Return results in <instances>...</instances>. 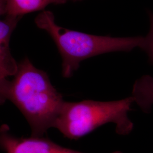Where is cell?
I'll list each match as a JSON object with an SVG mask.
<instances>
[{"label":"cell","mask_w":153,"mask_h":153,"mask_svg":"<svg viewBox=\"0 0 153 153\" xmlns=\"http://www.w3.org/2000/svg\"><path fill=\"white\" fill-rule=\"evenodd\" d=\"M13 78L0 80V100H9L20 111L31 128L32 137H44L54 128L65 100L52 85L45 71L39 69L27 57L18 63Z\"/></svg>","instance_id":"obj_1"},{"label":"cell","mask_w":153,"mask_h":153,"mask_svg":"<svg viewBox=\"0 0 153 153\" xmlns=\"http://www.w3.org/2000/svg\"><path fill=\"white\" fill-rule=\"evenodd\" d=\"M37 27L49 33L62 59V76L71 78L80 63L90 57L113 52H129L142 49L145 38H114L73 31L58 26L51 11L44 10L35 19Z\"/></svg>","instance_id":"obj_2"},{"label":"cell","mask_w":153,"mask_h":153,"mask_svg":"<svg viewBox=\"0 0 153 153\" xmlns=\"http://www.w3.org/2000/svg\"><path fill=\"white\" fill-rule=\"evenodd\" d=\"M133 103L131 96L107 102L65 101L54 128L66 138L78 140L101 126L112 123L117 134L126 136L131 133L134 127L128 116Z\"/></svg>","instance_id":"obj_3"},{"label":"cell","mask_w":153,"mask_h":153,"mask_svg":"<svg viewBox=\"0 0 153 153\" xmlns=\"http://www.w3.org/2000/svg\"><path fill=\"white\" fill-rule=\"evenodd\" d=\"M10 128L3 124L0 128V145L5 153H84L65 148L44 137H16L9 133ZM112 153H124L115 151Z\"/></svg>","instance_id":"obj_4"},{"label":"cell","mask_w":153,"mask_h":153,"mask_svg":"<svg viewBox=\"0 0 153 153\" xmlns=\"http://www.w3.org/2000/svg\"><path fill=\"white\" fill-rule=\"evenodd\" d=\"M22 16L7 15L0 22V80L14 76L18 63L13 58L10 49V40L13 30Z\"/></svg>","instance_id":"obj_5"},{"label":"cell","mask_w":153,"mask_h":153,"mask_svg":"<svg viewBox=\"0 0 153 153\" xmlns=\"http://www.w3.org/2000/svg\"><path fill=\"white\" fill-rule=\"evenodd\" d=\"M68 0H0L1 15L22 16L44 10L50 4H64Z\"/></svg>","instance_id":"obj_6"},{"label":"cell","mask_w":153,"mask_h":153,"mask_svg":"<svg viewBox=\"0 0 153 153\" xmlns=\"http://www.w3.org/2000/svg\"><path fill=\"white\" fill-rule=\"evenodd\" d=\"M131 97L142 111L151 112L153 106V77L145 75L137 79L133 86Z\"/></svg>","instance_id":"obj_7"},{"label":"cell","mask_w":153,"mask_h":153,"mask_svg":"<svg viewBox=\"0 0 153 153\" xmlns=\"http://www.w3.org/2000/svg\"><path fill=\"white\" fill-rule=\"evenodd\" d=\"M149 15L150 21V29L147 36L145 38L142 49L146 52L150 62L153 64V13L149 12Z\"/></svg>","instance_id":"obj_8"},{"label":"cell","mask_w":153,"mask_h":153,"mask_svg":"<svg viewBox=\"0 0 153 153\" xmlns=\"http://www.w3.org/2000/svg\"><path fill=\"white\" fill-rule=\"evenodd\" d=\"M73 1H81V0H73Z\"/></svg>","instance_id":"obj_9"}]
</instances>
